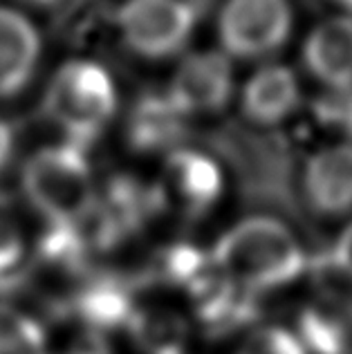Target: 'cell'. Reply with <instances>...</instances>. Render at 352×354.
<instances>
[{"label":"cell","instance_id":"obj_1","mask_svg":"<svg viewBox=\"0 0 352 354\" xmlns=\"http://www.w3.org/2000/svg\"><path fill=\"white\" fill-rule=\"evenodd\" d=\"M211 260L229 281L258 296L299 281L308 269L299 238L272 216L236 222L213 245Z\"/></svg>","mask_w":352,"mask_h":354},{"label":"cell","instance_id":"obj_2","mask_svg":"<svg viewBox=\"0 0 352 354\" xmlns=\"http://www.w3.org/2000/svg\"><path fill=\"white\" fill-rule=\"evenodd\" d=\"M23 191L48 227H83L97 202L88 155L68 142L45 146L27 160Z\"/></svg>","mask_w":352,"mask_h":354},{"label":"cell","instance_id":"obj_3","mask_svg":"<svg viewBox=\"0 0 352 354\" xmlns=\"http://www.w3.org/2000/svg\"><path fill=\"white\" fill-rule=\"evenodd\" d=\"M43 110L68 137V144L88 151L117 113L115 83L99 63L70 61L52 77Z\"/></svg>","mask_w":352,"mask_h":354},{"label":"cell","instance_id":"obj_4","mask_svg":"<svg viewBox=\"0 0 352 354\" xmlns=\"http://www.w3.org/2000/svg\"><path fill=\"white\" fill-rule=\"evenodd\" d=\"M216 146L231 164L240 189L249 200L296 213L290 153L279 139L254 135L249 130L222 128L216 135Z\"/></svg>","mask_w":352,"mask_h":354},{"label":"cell","instance_id":"obj_5","mask_svg":"<svg viewBox=\"0 0 352 354\" xmlns=\"http://www.w3.org/2000/svg\"><path fill=\"white\" fill-rule=\"evenodd\" d=\"M198 25L193 0H126L117 12V30L137 57L162 61L180 54Z\"/></svg>","mask_w":352,"mask_h":354},{"label":"cell","instance_id":"obj_6","mask_svg":"<svg viewBox=\"0 0 352 354\" xmlns=\"http://www.w3.org/2000/svg\"><path fill=\"white\" fill-rule=\"evenodd\" d=\"M290 0H227L218 14V39L227 57L258 61L290 41Z\"/></svg>","mask_w":352,"mask_h":354},{"label":"cell","instance_id":"obj_7","mask_svg":"<svg viewBox=\"0 0 352 354\" xmlns=\"http://www.w3.org/2000/svg\"><path fill=\"white\" fill-rule=\"evenodd\" d=\"M157 191L164 211L178 213L187 222H198L220 202L225 175L211 155L182 146L166 155Z\"/></svg>","mask_w":352,"mask_h":354},{"label":"cell","instance_id":"obj_8","mask_svg":"<svg viewBox=\"0 0 352 354\" xmlns=\"http://www.w3.org/2000/svg\"><path fill=\"white\" fill-rule=\"evenodd\" d=\"M184 115H218L234 95V68L222 52H193L184 57L166 88Z\"/></svg>","mask_w":352,"mask_h":354},{"label":"cell","instance_id":"obj_9","mask_svg":"<svg viewBox=\"0 0 352 354\" xmlns=\"http://www.w3.org/2000/svg\"><path fill=\"white\" fill-rule=\"evenodd\" d=\"M202 330L213 337H227L254 323L261 312L258 294L236 285L213 265L187 292Z\"/></svg>","mask_w":352,"mask_h":354},{"label":"cell","instance_id":"obj_10","mask_svg":"<svg viewBox=\"0 0 352 354\" xmlns=\"http://www.w3.org/2000/svg\"><path fill=\"white\" fill-rule=\"evenodd\" d=\"M189 137V117L166 90H146L135 99L126 119V142L135 153L153 155L182 148Z\"/></svg>","mask_w":352,"mask_h":354},{"label":"cell","instance_id":"obj_11","mask_svg":"<svg viewBox=\"0 0 352 354\" xmlns=\"http://www.w3.org/2000/svg\"><path fill=\"white\" fill-rule=\"evenodd\" d=\"M303 198L321 216L337 218L352 211V142L317 151L301 175Z\"/></svg>","mask_w":352,"mask_h":354},{"label":"cell","instance_id":"obj_12","mask_svg":"<svg viewBox=\"0 0 352 354\" xmlns=\"http://www.w3.org/2000/svg\"><path fill=\"white\" fill-rule=\"evenodd\" d=\"M303 63L330 92L352 90V16L319 23L303 45Z\"/></svg>","mask_w":352,"mask_h":354},{"label":"cell","instance_id":"obj_13","mask_svg":"<svg viewBox=\"0 0 352 354\" xmlns=\"http://www.w3.org/2000/svg\"><path fill=\"white\" fill-rule=\"evenodd\" d=\"M303 348L312 354H352V296L323 292L301 310L296 321Z\"/></svg>","mask_w":352,"mask_h":354},{"label":"cell","instance_id":"obj_14","mask_svg":"<svg viewBox=\"0 0 352 354\" xmlns=\"http://www.w3.org/2000/svg\"><path fill=\"white\" fill-rule=\"evenodd\" d=\"M137 307L135 283L115 274H90L70 307V316L92 330L126 328Z\"/></svg>","mask_w":352,"mask_h":354},{"label":"cell","instance_id":"obj_15","mask_svg":"<svg viewBox=\"0 0 352 354\" xmlns=\"http://www.w3.org/2000/svg\"><path fill=\"white\" fill-rule=\"evenodd\" d=\"M301 104V88L296 74L285 65H265L243 90V115L254 126H279Z\"/></svg>","mask_w":352,"mask_h":354},{"label":"cell","instance_id":"obj_16","mask_svg":"<svg viewBox=\"0 0 352 354\" xmlns=\"http://www.w3.org/2000/svg\"><path fill=\"white\" fill-rule=\"evenodd\" d=\"M41 59V36L23 14L0 7V99L18 95Z\"/></svg>","mask_w":352,"mask_h":354},{"label":"cell","instance_id":"obj_17","mask_svg":"<svg viewBox=\"0 0 352 354\" xmlns=\"http://www.w3.org/2000/svg\"><path fill=\"white\" fill-rule=\"evenodd\" d=\"M128 332L142 354H187L189 321L164 305H137Z\"/></svg>","mask_w":352,"mask_h":354},{"label":"cell","instance_id":"obj_18","mask_svg":"<svg viewBox=\"0 0 352 354\" xmlns=\"http://www.w3.org/2000/svg\"><path fill=\"white\" fill-rule=\"evenodd\" d=\"M0 354H50L43 325L9 305H0Z\"/></svg>","mask_w":352,"mask_h":354},{"label":"cell","instance_id":"obj_19","mask_svg":"<svg viewBox=\"0 0 352 354\" xmlns=\"http://www.w3.org/2000/svg\"><path fill=\"white\" fill-rule=\"evenodd\" d=\"M27 269L25 242L12 222L0 220V292L9 294L23 287Z\"/></svg>","mask_w":352,"mask_h":354},{"label":"cell","instance_id":"obj_20","mask_svg":"<svg viewBox=\"0 0 352 354\" xmlns=\"http://www.w3.org/2000/svg\"><path fill=\"white\" fill-rule=\"evenodd\" d=\"M238 354H308V350L290 330L267 325L249 334Z\"/></svg>","mask_w":352,"mask_h":354},{"label":"cell","instance_id":"obj_21","mask_svg":"<svg viewBox=\"0 0 352 354\" xmlns=\"http://www.w3.org/2000/svg\"><path fill=\"white\" fill-rule=\"evenodd\" d=\"M317 117L323 124L341 128L352 139V90L330 92L323 97L317 106Z\"/></svg>","mask_w":352,"mask_h":354},{"label":"cell","instance_id":"obj_22","mask_svg":"<svg viewBox=\"0 0 352 354\" xmlns=\"http://www.w3.org/2000/svg\"><path fill=\"white\" fill-rule=\"evenodd\" d=\"M59 354H113V352H110L108 339L104 332L92 330L88 325L81 323V328L72 334V339L66 343V348Z\"/></svg>","mask_w":352,"mask_h":354},{"label":"cell","instance_id":"obj_23","mask_svg":"<svg viewBox=\"0 0 352 354\" xmlns=\"http://www.w3.org/2000/svg\"><path fill=\"white\" fill-rule=\"evenodd\" d=\"M328 267H335L341 276L352 281V225H348L335 242V249L326 258H321Z\"/></svg>","mask_w":352,"mask_h":354},{"label":"cell","instance_id":"obj_24","mask_svg":"<svg viewBox=\"0 0 352 354\" xmlns=\"http://www.w3.org/2000/svg\"><path fill=\"white\" fill-rule=\"evenodd\" d=\"M14 146H16V133H14V128L9 126L7 121L0 119V171H5L7 164L12 162Z\"/></svg>","mask_w":352,"mask_h":354},{"label":"cell","instance_id":"obj_25","mask_svg":"<svg viewBox=\"0 0 352 354\" xmlns=\"http://www.w3.org/2000/svg\"><path fill=\"white\" fill-rule=\"evenodd\" d=\"M25 3H30L34 7H54V5H59L61 0H25Z\"/></svg>","mask_w":352,"mask_h":354},{"label":"cell","instance_id":"obj_26","mask_svg":"<svg viewBox=\"0 0 352 354\" xmlns=\"http://www.w3.org/2000/svg\"><path fill=\"white\" fill-rule=\"evenodd\" d=\"M339 5H344L346 9H352V0H337Z\"/></svg>","mask_w":352,"mask_h":354}]
</instances>
